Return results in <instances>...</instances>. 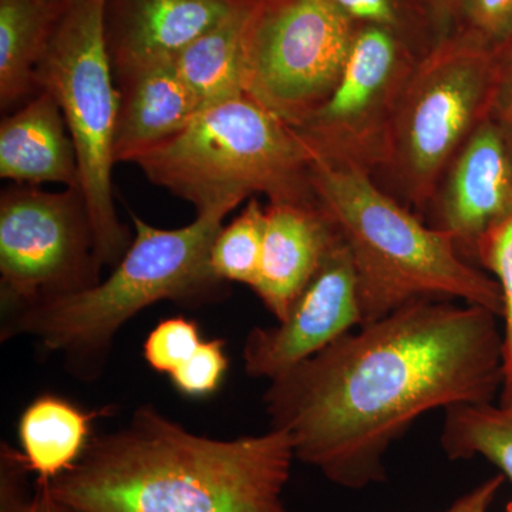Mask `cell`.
I'll use <instances>...</instances> for the list:
<instances>
[{
	"label": "cell",
	"mask_w": 512,
	"mask_h": 512,
	"mask_svg": "<svg viewBox=\"0 0 512 512\" xmlns=\"http://www.w3.org/2000/svg\"><path fill=\"white\" fill-rule=\"evenodd\" d=\"M312 187L355 266L362 326L420 301L468 303L501 319L493 276L464 258L450 234L384 192L372 174L313 156Z\"/></svg>",
	"instance_id": "277c9868"
},
{
	"label": "cell",
	"mask_w": 512,
	"mask_h": 512,
	"mask_svg": "<svg viewBox=\"0 0 512 512\" xmlns=\"http://www.w3.org/2000/svg\"><path fill=\"white\" fill-rule=\"evenodd\" d=\"M440 444L451 461L481 457L512 483V412L497 403L458 404L444 410Z\"/></svg>",
	"instance_id": "ffe728a7"
},
{
	"label": "cell",
	"mask_w": 512,
	"mask_h": 512,
	"mask_svg": "<svg viewBox=\"0 0 512 512\" xmlns=\"http://www.w3.org/2000/svg\"><path fill=\"white\" fill-rule=\"evenodd\" d=\"M505 512H512V500L507 504V508H505Z\"/></svg>",
	"instance_id": "1f68e13d"
},
{
	"label": "cell",
	"mask_w": 512,
	"mask_h": 512,
	"mask_svg": "<svg viewBox=\"0 0 512 512\" xmlns=\"http://www.w3.org/2000/svg\"><path fill=\"white\" fill-rule=\"evenodd\" d=\"M110 409L84 410L57 394H40L18 420L20 456L37 483L47 484L70 470L93 439V424Z\"/></svg>",
	"instance_id": "e0dca14e"
},
{
	"label": "cell",
	"mask_w": 512,
	"mask_h": 512,
	"mask_svg": "<svg viewBox=\"0 0 512 512\" xmlns=\"http://www.w3.org/2000/svg\"><path fill=\"white\" fill-rule=\"evenodd\" d=\"M293 460L285 431L210 439L141 406L120 429L93 436L70 470L39 484L80 512H288Z\"/></svg>",
	"instance_id": "7a4b0ae2"
},
{
	"label": "cell",
	"mask_w": 512,
	"mask_h": 512,
	"mask_svg": "<svg viewBox=\"0 0 512 512\" xmlns=\"http://www.w3.org/2000/svg\"><path fill=\"white\" fill-rule=\"evenodd\" d=\"M249 0H106L104 36L114 80L175 59Z\"/></svg>",
	"instance_id": "4fadbf2b"
},
{
	"label": "cell",
	"mask_w": 512,
	"mask_h": 512,
	"mask_svg": "<svg viewBox=\"0 0 512 512\" xmlns=\"http://www.w3.org/2000/svg\"><path fill=\"white\" fill-rule=\"evenodd\" d=\"M360 326L355 266L339 239L288 315L248 333L242 348L244 370L249 377L271 382Z\"/></svg>",
	"instance_id": "8fae6325"
},
{
	"label": "cell",
	"mask_w": 512,
	"mask_h": 512,
	"mask_svg": "<svg viewBox=\"0 0 512 512\" xmlns=\"http://www.w3.org/2000/svg\"><path fill=\"white\" fill-rule=\"evenodd\" d=\"M436 222L473 262L480 239L512 212V154L494 117L476 128L448 167L436 200Z\"/></svg>",
	"instance_id": "7c38bea8"
},
{
	"label": "cell",
	"mask_w": 512,
	"mask_h": 512,
	"mask_svg": "<svg viewBox=\"0 0 512 512\" xmlns=\"http://www.w3.org/2000/svg\"><path fill=\"white\" fill-rule=\"evenodd\" d=\"M495 59L500 74V90L512 79V36L503 46L495 50Z\"/></svg>",
	"instance_id": "f546056e"
},
{
	"label": "cell",
	"mask_w": 512,
	"mask_h": 512,
	"mask_svg": "<svg viewBox=\"0 0 512 512\" xmlns=\"http://www.w3.org/2000/svg\"><path fill=\"white\" fill-rule=\"evenodd\" d=\"M258 2L242 3L175 56V67L201 109L245 96V36Z\"/></svg>",
	"instance_id": "d6986e66"
},
{
	"label": "cell",
	"mask_w": 512,
	"mask_h": 512,
	"mask_svg": "<svg viewBox=\"0 0 512 512\" xmlns=\"http://www.w3.org/2000/svg\"><path fill=\"white\" fill-rule=\"evenodd\" d=\"M414 66L392 30L366 26L356 32L328 99L291 127L319 160L373 175L386 158L390 127Z\"/></svg>",
	"instance_id": "30bf717a"
},
{
	"label": "cell",
	"mask_w": 512,
	"mask_h": 512,
	"mask_svg": "<svg viewBox=\"0 0 512 512\" xmlns=\"http://www.w3.org/2000/svg\"><path fill=\"white\" fill-rule=\"evenodd\" d=\"M312 163V151L288 123L241 96L202 109L133 164L200 214L234 211L255 194L269 204L316 201Z\"/></svg>",
	"instance_id": "5b68a950"
},
{
	"label": "cell",
	"mask_w": 512,
	"mask_h": 512,
	"mask_svg": "<svg viewBox=\"0 0 512 512\" xmlns=\"http://www.w3.org/2000/svg\"><path fill=\"white\" fill-rule=\"evenodd\" d=\"M350 20H360L367 26L394 29L399 25V10L394 0H332Z\"/></svg>",
	"instance_id": "4316f807"
},
{
	"label": "cell",
	"mask_w": 512,
	"mask_h": 512,
	"mask_svg": "<svg viewBox=\"0 0 512 512\" xmlns=\"http://www.w3.org/2000/svg\"><path fill=\"white\" fill-rule=\"evenodd\" d=\"M474 262L500 286L503 298V386L497 404L512 412V212L480 239Z\"/></svg>",
	"instance_id": "7402d4cb"
},
{
	"label": "cell",
	"mask_w": 512,
	"mask_h": 512,
	"mask_svg": "<svg viewBox=\"0 0 512 512\" xmlns=\"http://www.w3.org/2000/svg\"><path fill=\"white\" fill-rule=\"evenodd\" d=\"M60 2L70 3V2H73V0H60Z\"/></svg>",
	"instance_id": "d6a6232c"
},
{
	"label": "cell",
	"mask_w": 512,
	"mask_h": 512,
	"mask_svg": "<svg viewBox=\"0 0 512 512\" xmlns=\"http://www.w3.org/2000/svg\"><path fill=\"white\" fill-rule=\"evenodd\" d=\"M457 2L458 0H434L440 15H447Z\"/></svg>",
	"instance_id": "4dcf8cb0"
},
{
	"label": "cell",
	"mask_w": 512,
	"mask_h": 512,
	"mask_svg": "<svg viewBox=\"0 0 512 512\" xmlns=\"http://www.w3.org/2000/svg\"><path fill=\"white\" fill-rule=\"evenodd\" d=\"M498 93L495 50L483 39L443 43L416 63L380 168L404 200L429 210L458 151L493 116Z\"/></svg>",
	"instance_id": "52a82bcc"
},
{
	"label": "cell",
	"mask_w": 512,
	"mask_h": 512,
	"mask_svg": "<svg viewBox=\"0 0 512 512\" xmlns=\"http://www.w3.org/2000/svg\"><path fill=\"white\" fill-rule=\"evenodd\" d=\"M202 340L195 320L183 315L165 318L148 333L143 346L144 360L154 372L171 376L194 355Z\"/></svg>",
	"instance_id": "cb8c5ba5"
},
{
	"label": "cell",
	"mask_w": 512,
	"mask_h": 512,
	"mask_svg": "<svg viewBox=\"0 0 512 512\" xmlns=\"http://www.w3.org/2000/svg\"><path fill=\"white\" fill-rule=\"evenodd\" d=\"M29 471L18 448L0 447V512H80L60 503L36 483L30 487Z\"/></svg>",
	"instance_id": "603a6c76"
},
{
	"label": "cell",
	"mask_w": 512,
	"mask_h": 512,
	"mask_svg": "<svg viewBox=\"0 0 512 512\" xmlns=\"http://www.w3.org/2000/svg\"><path fill=\"white\" fill-rule=\"evenodd\" d=\"M119 92L114 163H134L180 134L200 113L197 97L185 84L174 59L141 67L116 80Z\"/></svg>",
	"instance_id": "9a60e30c"
},
{
	"label": "cell",
	"mask_w": 512,
	"mask_h": 512,
	"mask_svg": "<svg viewBox=\"0 0 512 512\" xmlns=\"http://www.w3.org/2000/svg\"><path fill=\"white\" fill-rule=\"evenodd\" d=\"M229 212H200L175 229L154 227L131 212L133 242L111 274L86 291L6 313L2 342L28 336L62 356L74 376L96 379L117 333L144 309L161 301L200 308L224 298L227 284L212 272L210 255Z\"/></svg>",
	"instance_id": "3957f363"
},
{
	"label": "cell",
	"mask_w": 512,
	"mask_h": 512,
	"mask_svg": "<svg viewBox=\"0 0 512 512\" xmlns=\"http://www.w3.org/2000/svg\"><path fill=\"white\" fill-rule=\"evenodd\" d=\"M106 0H73L64 10L36 70L39 90L52 94L69 127L101 266L114 268L134 235L113 200V141L119 92L106 36Z\"/></svg>",
	"instance_id": "8992f818"
},
{
	"label": "cell",
	"mask_w": 512,
	"mask_h": 512,
	"mask_svg": "<svg viewBox=\"0 0 512 512\" xmlns=\"http://www.w3.org/2000/svg\"><path fill=\"white\" fill-rule=\"evenodd\" d=\"M355 35L332 0H259L245 36V96L298 126L335 89Z\"/></svg>",
	"instance_id": "ba28073f"
},
{
	"label": "cell",
	"mask_w": 512,
	"mask_h": 512,
	"mask_svg": "<svg viewBox=\"0 0 512 512\" xmlns=\"http://www.w3.org/2000/svg\"><path fill=\"white\" fill-rule=\"evenodd\" d=\"M339 239L318 200L274 202L266 207L261 268L252 291L276 322L288 315Z\"/></svg>",
	"instance_id": "5bb4252c"
},
{
	"label": "cell",
	"mask_w": 512,
	"mask_h": 512,
	"mask_svg": "<svg viewBox=\"0 0 512 512\" xmlns=\"http://www.w3.org/2000/svg\"><path fill=\"white\" fill-rule=\"evenodd\" d=\"M0 177L16 184L80 187L69 127L52 94L39 90L0 123Z\"/></svg>",
	"instance_id": "2e32d148"
},
{
	"label": "cell",
	"mask_w": 512,
	"mask_h": 512,
	"mask_svg": "<svg viewBox=\"0 0 512 512\" xmlns=\"http://www.w3.org/2000/svg\"><path fill=\"white\" fill-rule=\"evenodd\" d=\"M505 483L503 474L488 478L480 485L458 498L456 503L450 505L443 512H488L493 507L495 498L500 494Z\"/></svg>",
	"instance_id": "83f0119b"
},
{
	"label": "cell",
	"mask_w": 512,
	"mask_h": 512,
	"mask_svg": "<svg viewBox=\"0 0 512 512\" xmlns=\"http://www.w3.org/2000/svg\"><path fill=\"white\" fill-rule=\"evenodd\" d=\"M69 3L0 0V106H22L39 87L36 70Z\"/></svg>",
	"instance_id": "ac0fdd59"
},
{
	"label": "cell",
	"mask_w": 512,
	"mask_h": 512,
	"mask_svg": "<svg viewBox=\"0 0 512 512\" xmlns=\"http://www.w3.org/2000/svg\"><path fill=\"white\" fill-rule=\"evenodd\" d=\"M266 207L252 197L238 217L224 225L212 244V272L225 284L254 288L264 249Z\"/></svg>",
	"instance_id": "44dd1931"
},
{
	"label": "cell",
	"mask_w": 512,
	"mask_h": 512,
	"mask_svg": "<svg viewBox=\"0 0 512 512\" xmlns=\"http://www.w3.org/2000/svg\"><path fill=\"white\" fill-rule=\"evenodd\" d=\"M229 359L224 339H204L194 355L170 376L171 384L188 399H207L220 390Z\"/></svg>",
	"instance_id": "d4e9b609"
},
{
	"label": "cell",
	"mask_w": 512,
	"mask_h": 512,
	"mask_svg": "<svg viewBox=\"0 0 512 512\" xmlns=\"http://www.w3.org/2000/svg\"><path fill=\"white\" fill-rule=\"evenodd\" d=\"M466 12L478 36L494 50L512 36V0H466Z\"/></svg>",
	"instance_id": "484cf974"
},
{
	"label": "cell",
	"mask_w": 512,
	"mask_h": 512,
	"mask_svg": "<svg viewBox=\"0 0 512 512\" xmlns=\"http://www.w3.org/2000/svg\"><path fill=\"white\" fill-rule=\"evenodd\" d=\"M503 386L501 319L453 301L410 303L360 326L269 382V429L330 483L386 480L387 451L433 410L495 403Z\"/></svg>",
	"instance_id": "6da1fadb"
},
{
	"label": "cell",
	"mask_w": 512,
	"mask_h": 512,
	"mask_svg": "<svg viewBox=\"0 0 512 512\" xmlns=\"http://www.w3.org/2000/svg\"><path fill=\"white\" fill-rule=\"evenodd\" d=\"M493 117L503 130L512 154V79L501 90L497 104H495Z\"/></svg>",
	"instance_id": "f1b7e54d"
},
{
	"label": "cell",
	"mask_w": 512,
	"mask_h": 512,
	"mask_svg": "<svg viewBox=\"0 0 512 512\" xmlns=\"http://www.w3.org/2000/svg\"><path fill=\"white\" fill-rule=\"evenodd\" d=\"M96 239L82 188L49 192L16 184L0 195L3 315L101 281Z\"/></svg>",
	"instance_id": "9c48e42d"
}]
</instances>
